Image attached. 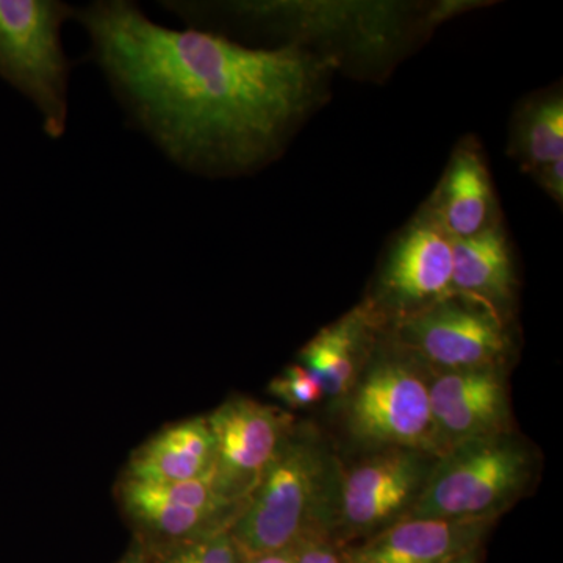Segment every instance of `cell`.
I'll list each match as a JSON object with an SVG mask.
<instances>
[{
	"mask_svg": "<svg viewBox=\"0 0 563 563\" xmlns=\"http://www.w3.org/2000/svg\"><path fill=\"white\" fill-rule=\"evenodd\" d=\"M269 395L290 409H302L320 401L324 391L320 383L301 363H292L268 385Z\"/></svg>",
	"mask_w": 563,
	"mask_h": 563,
	"instance_id": "cell-19",
	"label": "cell"
},
{
	"mask_svg": "<svg viewBox=\"0 0 563 563\" xmlns=\"http://www.w3.org/2000/svg\"><path fill=\"white\" fill-rule=\"evenodd\" d=\"M214 443L209 421L187 418L165 426L129 457L121 479L140 484H176L213 472Z\"/></svg>",
	"mask_w": 563,
	"mask_h": 563,
	"instance_id": "cell-13",
	"label": "cell"
},
{
	"mask_svg": "<svg viewBox=\"0 0 563 563\" xmlns=\"http://www.w3.org/2000/svg\"><path fill=\"white\" fill-rule=\"evenodd\" d=\"M292 558H295V547L279 551V553L251 559V561H247L246 563H292Z\"/></svg>",
	"mask_w": 563,
	"mask_h": 563,
	"instance_id": "cell-22",
	"label": "cell"
},
{
	"mask_svg": "<svg viewBox=\"0 0 563 563\" xmlns=\"http://www.w3.org/2000/svg\"><path fill=\"white\" fill-rule=\"evenodd\" d=\"M292 563H344L343 551L331 536H310L295 544Z\"/></svg>",
	"mask_w": 563,
	"mask_h": 563,
	"instance_id": "cell-20",
	"label": "cell"
},
{
	"mask_svg": "<svg viewBox=\"0 0 563 563\" xmlns=\"http://www.w3.org/2000/svg\"><path fill=\"white\" fill-rule=\"evenodd\" d=\"M495 521L404 518L343 551L344 563H443L479 548Z\"/></svg>",
	"mask_w": 563,
	"mask_h": 563,
	"instance_id": "cell-12",
	"label": "cell"
},
{
	"mask_svg": "<svg viewBox=\"0 0 563 563\" xmlns=\"http://www.w3.org/2000/svg\"><path fill=\"white\" fill-rule=\"evenodd\" d=\"M490 174L473 144L455 152L431 209L433 217L454 240L468 239L495 224L492 221Z\"/></svg>",
	"mask_w": 563,
	"mask_h": 563,
	"instance_id": "cell-15",
	"label": "cell"
},
{
	"mask_svg": "<svg viewBox=\"0 0 563 563\" xmlns=\"http://www.w3.org/2000/svg\"><path fill=\"white\" fill-rule=\"evenodd\" d=\"M479 562V548L476 550L466 551L461 555H455V558L450 559V561L443 563H477Z\"/></svg>",
	"mask_w": 563,
	"mask_h": 563,
	"instance_id": "cell-23",
	"label": "cell"
},
{
	"mask_svg": "<svg viewBox=\"0 0 563 563\" xmlns=\"http://www.w3.org/2000/svg\"><path fill=\"white\" fill-rule=\"evenodd\" d=\"M429 401L440 455L455 444L510 431L503 365L432 374Z\"/></svg>",
	"mask_w": 563,
	"mask_h": 563,
	"instance_id": "cell-11",
	"label": "cell"
},
{
	"mask_svg": "<svg viewBox=\"0 0 563 563\" xmlns=\"http://www.w3.org/2000/svg\"><path fill=\"white\" fill-rule=\"evenodd\" d=\"M161 563H246L233 542L231 529L161 548Z\"/></svg>",
	"mask_w": 563,
	"mask_h": 563,
	"instance_id": "cell-18",
	"label": "cell"
},
{
	"mask_svg": "<svg viewBox=\"0 0 563 563\" xmlns=\"http://www.w3.org/2000/svg\"><path fill=\"white\" fill-rule=\"evenodd\" d=\"M532 448L512 432L444 451L406 518L496 520L532 484Z\"/></svg>",
	"mask_w": 563,
	"mask_h": 563,
	"instance_id": "cell-3",
	"label": "cell"
},
{
	"mask_svg": "<svg viewBox=\"0 0 563 563\" xmlns=\"http://www.w3.org/2000/svg\"><path fill=\"white\" fill-rule=\"evenodd\" d=\"M214 443L213 483L222 498H250L295 420L279 407L236 396L206 415Z\"/></svg>",
	"mask_w": 563,
	"mask_h": 563,
	"instance_id": "cell-9",
	"label": "cell"
},
{
	"mask_svg": "<svg viewBox=\"0 0 563 563\" xmlns=\"http://www.w3.org/2000/svg\"><path fill=\"white\" fill-rule=\"evenodd\" d=\"M563 161L551 163V165L543 166L537 169V179L544 190L554 196L555 201L562 202L563 195Z\"/></svg>",
	"mask_w": 563,
	"mask_h": 563,
	"instance_id": "cell-21",
	"label": "cell"
},
{
	"mask_svg": "<svg viewBox=\"0 0 563 563\" xmlns=\"http://www.w3.org/2000/svg\"><path fill=\"white\" fill-rule=\"evenodd\" d=\"M132 121L176 165L233 176L276 157L317 106L329 63L302 47L254 49L209 29L155 24L132 2L76 11Z\"/></svg>",
	"mask_w": 563,
	"mask_h": 563,
	"instance_id": "cell-1",
	"label": "cell"
},
{
	"mask_svg": "<svg viewBox=\"0 0 563 563\" xmlns=\"http://www.w3.org/2000/svg\"><path fill=\"white\" fill-rule=\"evenodd\" d=\"M453 292L483 301L501 314L514 298L515 272L509 244L498 225L453 240Z\"/></svg>",
	"mask_w": 563,
	"mask_h": 563,
	"instance_id": "cell-16",
	"label": "cell"
},
{
	"mask_svg": "<svg viewBox=\"0 0 563 563\" xmlns=\"http://www.w3.org/2000/svg\"><path fill=\"white\" fill-rule=\"evenodd\" d=\"M380 317L372 303L355 307L322 329L302 347L299 363L317 377L324 396L346 398L369 358V344Z\"/></svg>",
	"mask_w": 563,
	"mask_h": 563,
	"instance_id": "cell-14",
	"label": "cell"
},
{
	"mask_svg": "<svg viewBox=\"0 0 563 563\" xmlns=\"http://www.w3.org/2000/svg\"><path fill=\"white\" fill-rule=\"evenodd\" d=\"M453 240L431 209L409 225L388 255L376 301L369 302L380 318L401 320L453 292Z\"/></svg>",
	"mask_w": 563,
	"mask_h": 563,
	"instance_id": "cell-10",
	"label": "cell"
},
{
	"mask_svg": "<svg viewBox=\"0 0 563 563\" xmlns=\"http://www.w3.org/2000/svg\"><path fill=\"white\" fill-rule=\"evenodd\" d=\"M342 468L313 426L295 421L231 526L244 562L335 533Z\"/></svg>",
	"mask_w": 563,
	"mask_h": 563,
	"instance_id": "cell-2",
	"label": "cell"
},
{
	"mask_svg": "<svg viewBox=\"0 0 563 563\" xmlns=\"http://www.w3.org/2000/svg\"><path fill=\"white\" fill-rule=\"evenodd\" d=\"M395 342L439 372L503 365L510 346L501 314L459 292L398 320Z\"/></svg>",
	"mask_w": 563,
	"mask_h": 563,
	"instance_id": "cell-6",
	"label": "cell"
},
{
	"mask_svg": "<svg viewBox=\"0 0 563 563\" xmlns=\"http://www.w3.org/2000/svg\"><path fill=\"white\" fill-rule=\"evenodd\" d=\"M437 459L412 448H388L343 472L333 539L374 536L404 520L420 498Z\"/></svg>",
	"mask_w": 563,
	"mask_h": 563,
	"instance_id": "cell-7",
	"label": "cell"
},
{
	"mask_svg": "<svg viewBox=\"0 0 563 563\" xmlns=\"http://www.w3.org/2000/svg\"><path fill=\"white\" fill-rule=\"evenodd\" d=\"M124 563H146L141 555H131Z\"/></svg>",
	"mask_w": 563,
	"mask_h": 563,
	"instance_id": "cell-24",
	"label": "cell"
},
{
	"mask_svg": "<svg viewBox=\"0 0 563 563\" xmlns=\"http://www.w3.org/2000/svg\"><path fill=\"white\" fill-rule=\"evenodd\" d=\"M74 16L57 0H0V79L36 107L52 140L68 128L70 62L62 29Z\"/></svg>",
	"mask_w": 563,
	"mask_h": 563,
	"instance_id": "cell-5",
	"label": "cell"
},
{
	"mask_svg": "<svg viewBox=\"0 0 563 563\" xmlns=\"http://www.w3.org/2000/svg\"><path fill=\"white\" fill-rule=\"evenodd\" d=\"M117 499L133 528L158 548L231 529L243 507L222 498L213 473L176 484L120 479Z\"/></svg>",
	"mask_w": 563,
	"mask_h": 563,
	"instance_id": "cell-8",
	"label": "cell"
},
{
	"mask_svg": "<svg viewBox=\"0 0 563 563\" xmlns=\"http://www.w3.org/2000/svg\"><path fill=\"white\" fill-rule=\"evenodd\" d=\"M431 368L395 342L369 354L350 391L346 424L355 442L373 448H412L440 457L433 429Z\"/></svg>",
	"mask_w": 563,
	"mask_h": 563,
	"instance_id": "cell-4",
	"label": "cell"
},
{
	"mask_svg": "<svg viewBox=\"0 0 563 563\" xmlns=\"http://www.w3.org/2000/svg\"><path fill=\"white\" fill-rule=\"evenodd\" d=\"M520 152L526 168L537 169L563 161V102L561 96L536 103L520 125Z\"/></svg>",
	"mask_w": 563,
	"mask_h": 563,
	"instance_id": "cell-17",
	"label": "cell"
}]
</instances>
